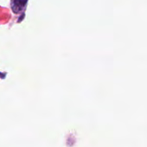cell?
Instances as JSON below:
<instances>
[{"mask_svg": "<svg viewBox=\"0 0 147 147\" xmlns=\"http://www.w3.org/2000/svg\"><path fill=\"white\" fill-rule=\"evenodd\" d=\"M28 0H11V10L15 13H20L22 12L25 6L27 5Z\"/></svg>", "mask_w": 147, "mask_h": 147, "instance_id": "1", "label": "cell"}]
</instances>
